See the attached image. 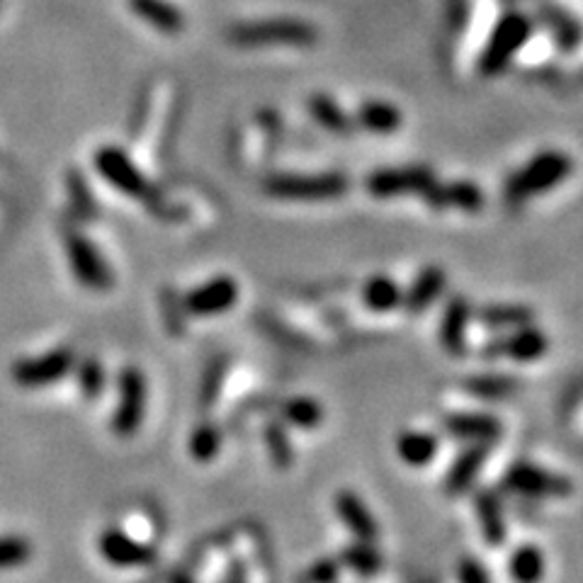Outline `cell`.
<instances>
[{
	"label": "cell",
	"instance_id": "obj_34",
	"mask_svg": "<svg viewBox=\"0 0 583 583\" xmlns=\"http://www.w3.org/2000/svg\"><path fill=\"white\" fill-rule=\"evenodd\" d=\"M105 384H107L105 370L98 360L88 358L78 365V389H81V394L86 396V399L90 401L100 399L105 392Z\"/></svg>",
	"mask_w": 583,
	"mask_h": 583
},
{
	"label": "cell",
	"instance_id": "obj_23",
	"mask_svg": "<svg viewBox=\"0 0 583 583\" xmlns=\"http://www.w3.org/2000/svg\"><path fill=\"white\" fill-rule=\"evenodd\" d=\"M511 579L515 583H540L545 576V554L540 547L523 545L511 554Z\"/></svg>",
	"mask_w": 583,
	"mask_h": 583
},
{
	"label": "cell",
	"instance_id": "obj_8",
	"mask_svg": "<svg viewBox=\"0 0 583 583\" xmlns=\"http://www.w3.org/2000/svg\"><path fill=\"white\" fill-rule=\"evenodd\" d=\"M73 370V353L69 348L52 350V353L42 355V358L20 360L13 365L15 384L25 389L49 387V384L59 382Z\"/></svg>",
	"mask_w": 583,
	"mask_h": 583
},
{
	"label": "cell",
	"instance_id": "obj_39",
	"mask_svg": "<svg viewBox=\"0 0 583 583\" xmlns=\"http://www.w3.org/2000/svg\"><path fill=\"white\" fill-rule=\"evenodd\" d=\"M171 583H195V581H192L188 574H175Z\"/></svg>",
	"mask_w": 583,
	"mask_h": 583
},
{
	"label": "cell",
	"instance_id": "obj_28",
	"mask_svg": "<svg viewBox=\"0 0 583 583\" xmlns=\"http://www.w3.org/2000/svg\"><path fill=\"white\" fill-rule=\"evenodd\" d=\"M222 430H219L217 423H200L195 430L190 433L188 440V452L192 460L197 462H212L214 457H219L222 452Z\"/></svg>",
	"mask_w": 583,
	"mask_h": 583
},
{
	"label": "cell",
	"instance_id": "obj_6",
	"mask_svg": "<svg viewBox=\"0 0 583 583\" xmlns=\"http://www.w3.org/2000/svg\"><path fill=\"white\" fill-rule=\"evenodd\" d=\"M66 253H69V263L76 280L81 282L83 287L95 292H105L112 287V273L107 268L105 258L100 256L98 248L93 246L88 239L83 236L71 234L66 239Z\"/></svg>",
	"mask_w": 583,
	"mask_h": 583
},
{
	"label": "cell",
	"instance_id": "obj_22",
	"mask_svg": "<svg viewBox=\"0 0 583 583\" xmlns=\"http://www.w3.org/2000/svg\"><path fill=\"white\" fill-rule=\"evenodd\" d=\"M426 197L435 207H462V209H479L484 205V195L474 183H450V185H433L426 192Z\"/></svg>",
	"mask_w": 583,
	"mask_h": 583
},
{
	"label": "cell",
	"instance_id": "obj_4",
	"mask_svg": "<svg viewBox=\"0 0 583 583\" xmlns=\"http://www.w3.org/2000/svg\"><path fill=\"white\" fill-rule=\"evenodd\" d=\"M265 188L282 200H336L348 190V180L338 173L277 175Z\"/></svg>",
	"mask_w": 583,
	"mask_h": 583
},
{
	"label": "cell",
	"instance_id": "obj_35",
	"mask_svg": "<svg viewBox=\"0 0 583 583\" xmlns=\"http://www.w3.org/2000/svg\"><path fill=\"white\" fill-rule=\"evenodd\" d=\"M32 557V545L25 537H0V571L18 569Z\"/></svg>",
	"mask_w": 583,
	"mask_h": 583
},
{
	"label": "cell",
	"instance_id": "obj_5",
	"mask_svg": "<svg viewBox=\"0 0 583 583\" xmlns=\"http://www.w3.org/2000/svg\"><path fill=\"white\" fill-rule=\"evenodd\" d=\"M503 484L515 494L535 496V498H566L574 494L571 479L562 474L547 472L532 462H515L503 477Z\"/></svg>",
	"mask_w": 583,
	"mask_h": 583
},
{
	"label": "cell",
	"instance_id": "obj_1",
	"mask_svg": "<svg viewBox=\"0 0 583 583\" xmlns=\"http://www.w3.org/2000/svg\"><path fill=\"white\" fill-rule=\"evenodd\" d=\"M316 30L299 20H265L236 25L231 30V42L239 47H309L314 44Z\"/></svg>",
	"mask_w": 583,
	"mask_h": 583
},
{
	"label": "cell",
	"instance_id": "obj_20",
	"mask_svg": "<svg viewBox=\"0 0 583 583\" xmlns=\"http://www.w3.org/2000/svg\"><path fill=\"white\" fill-rule=\"evenodd\" d=\"M396 455L411 467H426L438 455V438L433 433H421V430H404L396 438Z\"/></svg>",
	"mask_w": 583,
	"mask_h": 583
},
{
	"label": "cell",
	"instance_id": "obj_38",
	"mask_svg": "<svg viewBox=\"0 0 583 583\" xmlns=\"http://www.w3.org/2000/svg\"><path fill=\"white\" fill-rule=\"evenodd\" d=\"M246 579H248V576H246V564L236 559V562H231L229 569H226L222 583H246Z\"/></svg>",
	"mask_w": 583,
	"mask_h": 583
},
{
	"label": "cell",
	"instance_id": "obj_37",
	"mask_svg": "<svg viewBox=\"0 0 583 583\" xmlns=\"http://www.w3.org/2000/svg\"><path fill=\"white\" fill-rule=\"evenodd\" d=\"M457 583H491V579L484 566L479 564V559L464 557L457 566Z\"/></svg>",
	"mask_w": 583,
	"mask_h": 583
},
{
	"label": "cell",
	"instance_id": "obj_15",
	"mask_svg": "<svg viewBox=\"0 0 583 583\" xmlns=\"http://www.w3.org/2000/svg\"><path fill=\"white\" fill-rule=\"evenodd\" d=\"M443 426L455 438L472 443H494L503 433V423L489 413H447Z\"/></svg>",
	"mask_w": 583,
	"mask_h": 583
},
{
	"label": "cell",
	"instance_id": "obj_30",
	"mask_svg": "<svg viewBox=\"0 0 583 583\" xmlns=\"http://www.w3.org/2000/svg\"><path fill=\"white\" fill-rule=\"evenodd\" d=\"M263 438H265V447H268L270 460H273V464L280 469V472H287V469L294 464V445H292L290 433H287V428L282 426L280 421L268 423L263 430Z\"/></svg>",
	"mask_w": 583,
	"mask_h": 583
},
{
	"label": "cell",
	"instance_id": "obj_29",
	"mask_svg": "<svg viewBox=\"0 0 583 583\" xmlns=\"http://www.w3.org/2000/svg\"><path fill=\"white\" fill-rule=\"evenodd\" d=\"M401 299H404V292L389 277H372L362 290V302L372 311H392L399 307Z\"/></svg>",
	"mask_w": 583,
	"mask_h": 583
},
{
	"label": "cell",
	"instance_id": "obj_19",
	"mask_svg": "<svg viewBox=\"0 0 583 583\" xmlns=\"http://www.w3.org/2000/svg\"><path fill=\"white\" fill-rule=\"evenodd\" d=\"M129 8H132L134 15H139L146 25L156 27V30L168 32H180L185 25L183 13L166 0H129Z\"/></svg>",
	"mask_w": 583,
	"mask_h": 583
},
{
	"label": "cell",
	"instance_id": "obj_25",
	"mask_svg": "<svg viewBox=\"0 0 583 583\" xmlns=\"http://www.w3.org/2000/svg\"><path fill=\"white\" fill-rule=\"evenodd\" d=\"M282 418L290 426H297L302 430H314L324 423V406L309 396H294L282 404Z\"/></svg>",
	"mask_w": 583,
	"mask_h": 583
},
{
	"label": "cell",
	"instance_id": "obj_18",
	"mask_svg": "<svg viewBox=\"0 0 583 583\" xmlns=\"http://www.w3.org/2000/svg\"><path fill=\"white\" fill-rule=\"evenodd\" d=\"M474 508H477V518H479V528L484 540L489 542L491 547H501L503 542L508 540V525H506V515H503V506L498 501V496L494 491H479L474 496Z\"/></svg>",
	"mask_w": 583,
	"mask_h": 583
},
{
	"label": "cell",
	"instance_id": "obj_31",
	"mask_svg": "<svg viewBox=\"0 0 583 583\" xmlns=\"http://www.w3.org/2000/svg\"><path fill=\"white\" fill-rule=\"evenodd\" d=\"M358 120L372 132H394L401 127V112L387 103H367L362 105Z\"/></svg>",
	"mask_w": 583,
	"mask_h": 583
},
{
	"label": "cell",
	"instance_id": "obj_11",
	"mask_svg": "<svg viewBox=\"0 0 583 583\" xmlns=\"http://www.w3.org/2000/svg\"><path fill=\"white\" fill-rule=\"evenodd\" d=\"M98 547L105 562L120 566V569H139V566H149L156 559L154 549L144 545V542L134 540V537H129L122 530H105L100 535Z\"/></svg>",
	"mask_w": 583,
	"mask_h": 583
},
{
	"label": "cell",
	"instance_id": "obj_21",
	"mask_svg": "<svg viewBox=\"0 0 583 583\" xmlns=\"http://www.w3.org/2000/svg\"><path fill=\"white\" fill-rule=\"evenodd\" d=\"M443 287H445L443 270L440 268L421 270V275L416 277V282H413L411 290L406 292V297L401 299V304H404L411 314H421V311H426L430 304L440 297Z\"/></svg>",
	"mask_w": 583,
	"mask_h": 583
},
{
	"label": "cell",
	"instance_id": "obj_14",
	"mask_svg": "<svg viewBox=\"0 0 583 583\" xmlns=\"http://www.w3.org/2000/svg\"><path fill=\"white\" fill-rule=\"evenodd\" d=\"M547 336L542 331H537L535 326H523L515 328V333H511L508 338H501L494 345L484 350V355L489 358H496V355H506V358L518 360V362H532L547 353Z\"/></svg>",
	"mask_w": 583,
	"mask_h": 583
},
{
	"label": "cell",
	"instance_id": "obj_12",
	"mask_svg": "<svg viewBox=\"0 0 583 583\" xmlns=\"http://www.w3.org/2000/svg\"><path fill=\"white\" fill-rule=\"evenodd\" d=\"M433 173L426 168H394V171H379L367 180V190L375 197H396L404 192H426L433 188Z\"/></svg>",
	"mask_w": 583,
	"mask_h": 583
},
{
	"label": "cell",
	"instance_id": "obj_36",
	"mask_svg": "<svg viewBox=\"0 0 583 583\" xmlns=\"http://www.w3.org/2000/svg\"><path fill=\"white\" fill-rule=\"evenodd\" d=\"M341 576V559H319L299 576V583H338Z\"/></svg>",
	"mask_w": 583,
	"mask_h": 583
},
{
	"label": "cell",
	"instance_id": "obj_13",
	"mask_svg": "<svg viewBox=\"0 0 583 583\" xmlns=\"http://www.w3.org/2000/svg\"><path fill=\"white\" fill-rule=\"evenodd\" d=\"M333 506H336V513H338V518H341V523L345 525V530H348L355 540L375 545L379 537L377 518L372 515L370 508H367V503L362 501L355 491H348V489L338 491L336 503H333Z\"/></svg>",
	"mask_w": 583,
	"mask_h": 583
},
{
	"label": "cell",
	"instance_id": "obj_26",
	"mask_svg": "<svg viewBox=\"0 0 583 583\" xmlns=\"http://www.w3.org/2000/svg\"><path fill=\"white\" fill-rule=\"evenodd\" d=\"M464 392L484 401H498L518 392V379L503 375H474L464 379Z\"/></svg>",
	"mask_w": 583,
	"mask_h": 583
},
{
	"label": "cell",
	"instance_id": "obj_27",
	"mask_svg": "<svg viewBox=\"0 0 583 583\" xmlns=\"http://www.w3.org/2000/svg\"><path fill=\"white\" fill-rule=\"evenodd\" d=\"M338 559H341V566H348L360 576H377L384 566L382 554L370 542H355V545L345 547Z\"/></svg>",
	"mask_w": 583,
	"mask_h": 583
},
{
	"label": "cell",
	"instance_id": "obj_9",
	"mask_svg": "<svg viewBox=\"0 0 583 583\" xmlns=\"http://www.w3.org/2000/svg\"><path fill=\"white\" fill-rule=\"evenodd\" d=\"M95 168L103 173V178L117 190H122L129 197H144L146 195V180L134 166L132 158L115 146H105L95 154Z\"/></svg>",
	"mask_w": 583,
	"mask_h": 583
},
{
	"label": "cell",
	"instance_id": "obj_3",
	"mask_svg": "<svg viewBox=\"0 0 583 583\" xmlns=\"http://www.w3.org/2000/svg\"><path fill=\"white\" fill-rule=\"evenodd\" d=\"M146 416V377L139 367H124L120 372V399L112 413V433L117 438H132L139 433Z\"/></svg>",
	"mask_w": 583,
	"mask_h": 583
},
{
	"label": "cell",
	"instance_id": "obj_33",
	"mask_svg": "<svg viewBox=\"0 0 583 583\" xmlns=\"http://www.w3.org/2000/svg\"><path fill=\"white\" fill-rule=\"evenodd\" d=\"M309 110L314 112L316 120L324 124L326 129H331V132H348L350 129L345 112L333 103L331 98H326V95H314V98L309 100Z\"/></svg>",
	"mask_w": 583,
	"mask_h": 583
},
{
	"label": "cell",
	"instance_id": "obj_32",
	"mask_svg": "<svg viewBox=\"0 0 583 583\" xmlns=\"http://www.w3.org/2000/svg\"><path fill=\"white\" fill-rule=\"evenodd\" d=\"M224 377H226V360L217 358L207 365V370L202 372L200 379V406L202 409H209L219 401L224 387Z\"/></svg>",
	"mask_w": 583,
	"mask_h": 583
},
{
	"label": "cell",
	"instance_id": "obj_24",
	"mask_svg": "<svg viewBox=\"0 0 583 583\" xmlns=\"http://www.w3.org/2000/svg\"><path fill=\"white\" fill-rule=\"evenodd\" d=\"M481 324L489 328H498V331H515V328L530 326L535 321V314L528 307H520V304H491V307L479 311Z\"/></svg>",
	"mask_w": 583,
	"mask_h": 583
},
{
	"label": "cell",
	"instance_id": "obj_10",
	"mask_svg": "<svg viewBox=\"0 0 583 583\" xmlns=\"http://www.w3.org/2000/svg\"><path fill=\"white\" fill-rule=\"evenodd\" d=\"M239 302V285L231 277H214L185 297V311L192 316H219Z\"/></svg>",
	"mask_w": 583,
	"mask_h": 583
},
{
	"label": "cell",
	"instance_id": "obj_2",
	"mask_svg": "<svg viewBox=\"0 0 583 583\" xmlns=\"http://www.w3.org/2000/svg\"><path fill=\"white\" fill-rule=\"evenodd\" d=\"M571 173V158L557 151H547V154L535 156L525 168L508 180L506 192L511 200H525V197L537 195V192L554 188L562 183L566 175Z\"/></svg>",
	"mask_w": 583,
	"mask_h": 583
},
{
	"label": "cell",
	"instance_id": "obj_7",
	"mask_svg": "<svg viewBox=\"0 0 583 583\" xmlns=\"http://www.w3.org/2000/svg\"><path fill=\"white\" fill-rule=\"evenodd\" d=\"M530 35V22L520 15H508L501 20V25L496 27V32L491 35L489 47H486L484 56H481V71L486 76H494L503 69V66L511 61V56L518 52L525 44V39Z\"/></svg>",
	"mask_w": 583,
	"mask_h": 583
},
{
	"label": "cell",
	"instance_id": "obj_17",
	"mask_svg": "<svg viewBox=\"0 0 583 583\" xmlns=\"http://www.w3.org/2000/svg\"><path fill=\"white\" fill-rule=\"evenodd\" d=\"M467 324L469 304L462 297L450 299L443 319H440V343H443L445 353L452 355V358H464L467 355Z\"/></svg>",
	"mask_w": 583,
	"mask_h": 583
},
{
	"label": "cell",
	"instance_id": "obj_16",
	"mask_svg": "<svg viewBox=\"0 0 583 583\" xmlns=\"http://www.w3.org/2000/svg\"><path fill=\"white\" fill-rule=\"evenodd\" d=\"M489 452H491V443L469 445L467 450L457 457L455 464H452L450 472L445 474V481H443L445 494H450V496L464 494V491L474 484V479L479 477L481 467H484V462L489 460Z\"/></svg>",
	"mask_w": 583,
	"mask_h": 583
}]
</instances>
